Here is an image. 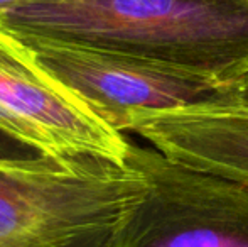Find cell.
<instances>
[{"label": "cell", "instance_id": "obj_1", "mask_svg": "<svg viewBox=\"0 0 248 247\" xmlns=\"http://www.w3.org/2000/svg\"><path fill=\"white\" fill-rule=\"evenodd\" d=\"M16 31L132 54L235 82L248 71V0H26L0 10Z\"/></svg>", "mask_w": 248, "mask_h": 247}, {"label": "cell", "instance_id": "obj_2", "mask_svg": "<svg viewBox=\"0 0 248 247\" xmlns=\"http://www.w3.org/2000/svg\"><path fill=\"white\" fill-rule=\"evenodd\" d=\"M145 185L130 154L0 165V247H113Z\"/></svg>", "mask_w": 248, "mask_h": 247}, {"label": "cell", "instance_id": "obj_3", "mask_svg": "<svg viewBox=\"0 0 248 247\" xmlns=\"http://www.w3.org/2000/svg\"><path fill=\"white\" fill-rule=\"evenodd\" d=\"M17 33L49 75L122 134L142 115L248 109L233 82L76 41Z\"/></svg>", "mask_w": 248, "mask_h": 247}, {"label": "cell", "instance_id": "obj_4", "mask_svg": "<svg viewBox=\"0 0 248 247\" xmlns=\"http://www.w3.org/2000/svg\"><path fill=\"white\" fill-rule=\"evenodd\" d=\"M132 142L46 71L0 16V165L93 154L125 163Z\"/></svg>", "mask_w": 248, "mask_h": 247}, {"label": "cell", "instance_id": "obj_5", "mask_svg": "<svg viewBox=\"0 0 248 247\" xmlns=\"http://www.w3.org/2000/svg\"><path fill=\"white\" fill-rule=\"evenodd\" d=\"M145 191L113 247H248V185L132 144Z\"/></svg>", "mask_w": 248, "mask_h": 247}, {"label": "cell", "instance_id": "obj_6", "mask_svg": "<svg viewBox=\"0 0 248 247\" xmlns=\"http://www.w3.org/2000/svg\"><path fill=\"white\" fill-rule=\"evenodd\" d=\"M125 132H135L189 168L248 185V109L142 115Z\"/></svg>", "mask_w": 248, "mask_h": 247}, {"label": "cell", "instance_id": "obj_7", "mask_svg": "<svg viewBox=\"0 0 248 247\" xmlns=\"http://www.w3.org/2000/svg\"><path fill=\"white\" fill-rule=\"evenodd\" d=\"M236 85V90H238L240 97H242V100L248 105V71L245 73V75H242L238 80H235L233 82Z\"/></svg>", "mask_w": 248, "mask_h": 247}, {"label": "cell", "instance_id": "obj_8", "mask_svg": "<svg viewBox=\"0 0 248 247\" xmlns=\"http://www.w3.org/2000/svg\"><path fill=\"white\" fill-rule=\"evenodd\" d=\"M20 2H26V0H0V10L9 9V7L17 5V3H20Z\"/></svg>", "mask_w": 248, "mask_h": 247}]
</instances>
